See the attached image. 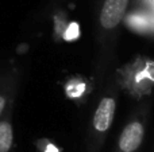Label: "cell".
Listing matches in <instances>:
<instances>
[{"mask_svg":"<svg viewBox=\"0 0 154 152\" xmlns=\"http://www.w3.org/2000/svg\"><path fill=\"white\" fill-rule=\"evenodd\" d=\"M143 139V128L139 123L128 124L123 129L119 139V150L120 152H135L139 148Z\"/></svg>","mask_w":154,"mask_h":152,"instance_id":"cell-2","label":"cell"},{"mask_svg":"<svg viewBox=\"0 0 154 152\" xmlns=\"http://www.w3.org/2000/svg\"><path fill=\"white\" fill-rule=\"evenodd\" d=\"M12 127L8 123H0V152H8L12 147Z\"/></svg>","mask_w":154,"mask_h":152,"instance_id":"cell-4","label":"cell"},{"mask_svg":"<svg viewBox=\"0 0 154 152\" xmlns=\"http://www.w3.org/2000/svg\"><path fill=\"white\" fill-rule=\"evenodd\" d=\"M115 115V101L112 98H103L96 109L93 117V127L99 132H106L111 127Z\"/></svg>","mask_w":154,"mask_h":152,"instance_id":"cell-3","label":"cell"},{"mask_svg":"<svg viewBox=\"0 0 154 152\" xmlns=\"http://www.w3.org/2000/svg\"><path fill=\"white\" fill-rule=\"evenodd\" d=\"M77 37H79V26H77V23H72L69 26V28L65 31L64 38L68 40H70V39H75Z\"/></svg>","mask_w":154,"mask_h":152,"instance_id":"cell-5","label":"cell"},{"mask_svg":"<svg viewBox=\"0 0 154 152\" xmlns=\"http://www.w3.org/2000/svg\"><path fill=\"white\" fill-rule=\"evenodd\" d=\"M128 0H106L101 8L100 22L104 28H114L120 23Z\"/></svg>","mask_w":154,"mask_h":152,"instance_id":"cell-1","label":"cell"},{"mask_svg":"<svg viewBox=\"0 0 154 152\" xmlns=\"http://www.w3.org/2000/svg\"><path fill=\"white\" fill-rule=\"evenodd\" d=\"M4 105H5V100L3 98V97H0V113H2L3 109H4Z\"/></svg>","mask_w":154,"mask_h":152,"instance_id":"cell-6","label":"cell"}]
</instances>
